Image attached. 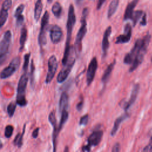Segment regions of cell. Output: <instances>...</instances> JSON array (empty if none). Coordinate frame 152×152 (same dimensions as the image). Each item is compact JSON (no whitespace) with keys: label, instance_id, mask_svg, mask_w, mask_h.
Masks as SVG:
<instances>
[{"label":"cell","instance_id":"cell-30","mask_svg":"<svg viewBox=\"0 0 152 152\" xmlns=\"http://www.w3.org/2000/svg\"><path fill=\"white\" fill-rule=\"evenodd\" d=\"M17 107V103L16 102H12L11 103H10L7 106V113L8 115L10 117H12L14 112L15 111V109Z\"/></svg>","mask_w":152,"mask_h":152},{"label":"cell","instance_id":"cell-31","mask_svg":"<svg viewBox=\"0 0 152 152\" xmlns=\"http://www.w3.org/2000/svg\"><path fill=\"white\" fill-rule=\"evenodd\" d=\"M34 71H35V66L34 64L33 59L31 60V67H30V84L33 87L34 86L35 80H34Z\"/></svg>","mask_w":152,"mask_h":152},{"label":"cell","instance_id":"cell-6","mask_svg":"<svg viewBox=\"0 0 152 152\" xmlns=\"http://www.w3.org/2000/svg\"><path fill=\"white\" fill-rule=\"evenodd\" d=\"M12 40V33L10 30L6 31L0 40V66L8 59Z\"/></svg>","mask_w":152,"mask_h":152},{"label":"cell","instance_id":"cell-19","mask_svg":"<svg viewBox=\"0 0 152 152\" xmlns=\"http://www.w3.org/2000/svg\"><path fill=\"white\" fill-rule=\"evenodd\" d=\"M138 1L139 0H131V1L128 4L125 11L124 15V20H128L131 19V17L134 12V8L137 5Z\"/></svg>","mask_w":152,"mask_h":152},{"label":"cell","instance_id":"cell-1","mask_svg":"<svg viewBox=\"0 0 152 152\" xmlns=\"http://www.w3.org/2000/svg\"><path fill=\"white\" fill-rule=\"evenodd\" d=\"M76 21V17L75 14V10L74 6L71 4L69 7L68 13V19L66 23V40L65 47V50L64 53V56L62 60L63 65L66 63L69 51H70V42L71 39V35L73 30V27L75 25Z\"/></svg>","mask_w":152,"mask_h":152},{"label":"cell","instance_id":"cell-13","mask_svg":"<svg viewBox=\"0 0 152 152\" xmlns=\"http://www.w3.org/2000/svg\"><path fill=\"white\" fill-rule=\"evenodd\" d=\"M12 5V0H4L2 3V8L0 11V28L2 27L6 23L8 17V12Z\"/></svg>","mask_w":152,"mask_h":152},{"label":"cell","instance_id":"cell-37","mask_svg":"<svg viewBox=\"0 0 152 152\" xmlns=\"http://www.w3.org/2000/svg\"><path fill=\"white\" fill-rule=\"evenodd\" d=\"M143 151H152V136L148 144L144 148Z\"/></svg>","mask_w":152,"mask_h":152},{"label":"cell","instance_id":"cell-35","mask_svg":"<svg viewBox=\"0 0 152 152\" xmlns=\"http://www.w3.org/2000/svg\"><path fill=\"white\" fill-rule=\"evenodd\" d=\"M88 115L86 114L85 115H84L83 116H82L80 120V122H79V125H86L88 122Z\"/></svg>","mask_w":152,"mask_h":152},{"label":"cell","instance_id":"cell-43","mask_svg":"<svg viewBox=\"0 0 152 152\" xmlns=\"http://www.w3.org/2000/svg\"><path fill=\"white\" fill-rule=\"evenodd\" d=\"M75 1L76 4L78 5H81L82 4V2H83L84 0H75Z\"/></svg>","mask_w":152,"mask_h":152},{"label":"cell","instance_id":"cell-2","mask_svg":"<svg viewBox=\"0 0 152 152\" xmlns=\"http://www.w3.org/2000/svg\"><path fill=\"white\" fill-rule=\"evenodd\" d=\"M28 80V74L27 72H24L18 83L17 93L16 97V103L20 107L26 106L27 101L26 98V89Z\"/></svg>","mask_w":152,"mask_h":152},{"label":"cell","instance_id":"cell-8","mask_svg":"<svg viewBox=\"0 0 152 152\" xmlns=\"http://www.w3.org/2000/svg\"><path fill=\"white\" fill-rule=\"evenodd\" d=\"M21 62V59L20 57L17 56L13 58L9 65L5 68H4L0 73L1 79H6L10 77L18 68Z\"/></svg>","mask_w":152,"mask_h":152},{"label":"cell","instance_id":"cell-22","mask_svg":"<svg viewBox=\"0 0 152 152\" xmlns=\"http://www.w3.org/2000/svg\"><path fill=\"white\" fill-rule=\"evenodd\" d=\"M115 64H116V61L114 60L112 62H111L106 68V69H105L103 75H102V81L103 83H106L109 78H110V75H111V73L114 68V66L115 65Z\"/></svg>","mask_w":152,"mask_h":152},{"label":"cell","instance_id":"cell-24","mask_svg":"<svg viewBox=\"0 0 152 152\" xmlns=\"http://www.w3.org/2000/svg\"><path fill=\"white\" fill-rule=\"evenodd\" d=\"M119 0H112L107 11V17L110 18L115 13L119 5Z\"/></svg>","mask_w":152,"mask_h":152},{"label":"cell","instance_id":"cell-29","mask_svg":"<svg viewBox=\"0 0 152 152\" xmlns=\"http://www.w3.org/2000/svg\"><path fill=\"white\" fill-rule=\"evenodd\" d=\"M143 14H144V12L141 10H137L135 11H134L132 16L131 19L132 21L134 26H135L136 25V24L139 21V20L140 19L141 16L143 15Z\"/></svg>","mask_w":152,"mask_h":152},{"label":"cell","instance_id":"cell-40","mask_svg":"<svg viewBox=\"0 0 152 152\" xmlns=\"http://www.w3.org/2000/svg\"><path fill=\"white\" fill-rule=\"evenodd\" d=\"M83 103H84V101H83V99H81L80 100V102H78L77 104V109L78 110V111H80L82 108H83Z\"/></svg>","mask_w":152,"mask_h":152},{"label":"cell","instance_id":"cell-16","mask_svg":"<svg viewBox=\"0 0 152 152\" xmlns=\"http://www.w3.org/2000/svg\"><path fill=\"white\" fill-rule=\"evenodd\" d=\"M63 33L61 28L58 25H53L50 28V37L52 42L57 44L61 42Z\"/></svg>","mask_w":152,"mask_h":152},{"label":"cell","instance_id":"cell-26","mask_svg":"<svg viewBox=\"0 0 152 152\" xmlns=\"http://www.w3.org/2000/svg\"><path fill=\"white\" fill-rule=\"evenodd\" d=\"M27 37V30L25 27H23L21 30V35L20 38V51H22L24 49L25 43Z\"/></svg>","mask_w":152,"mask_h":152},{"label":"cell","instance_id":"cell-34","mask_svg":"<svg viewBox=\"0 0 152 152\" xmlns=\"http://www.w3.org/2000/svg\"><path fill=\"white\" fill-rule=\"evenodd\" d=\"M24 9V4H20L15 10V11L14 12V17H17L18 15H21Z\"/></svg>","mask_w":152,"mask_h":152},{"label":"cell","instance_id":"cell-5","mask_svg":"<svg viewBox=\"0 0 152 152\" xmlns=\"http://www.w3.org/2000/svg\"><path fill=\"white\" fill-rule=\"evenodd\" d=\"M88 15V8H84L82 12V17L81 20V26L77 33L75 37V41L74 49L75 51L76 55H78L81 50V43L84 37L87 32V22L86 17Z\"/></svg>","mask_w":152,"mask_h":152},{"label":"cell","instance_id":"cell-10","mask_svg":"<svg viewBox=\"0 0 152 152\" xmlns=\"http://www.w3.org/2000/svg\"><path fill=\"white\" fill-rule=\"evenodd\" d=\"M48 120L49 122L53 126V134H52V142H53V151H56V141L58 134L59 132L58 129V126H57V121L55 115V111L52 110L49 115Z\"/></svg>","mask_w":152,"mask_h":152},{"label":"cell","instance_id":"cell-15","mask_svg":"<svg viewBox=\"0 0 152 152\" xmlns=\"http://www.w3.org/2000/svg\"><path fill=\"white\" fill-rule=\"evenodd\" d=\"M132 36V28L129 23H127L124 27V34L119 35L116 37L115 43L121 44L126 43L129 42Z\"/></svg>","mask_w":152,"mask_h":152},{"label":"cell","instance_id":"cell-7","mask_svg":"<svg viewBox=\"0 0 152 152\" xmlns=\"http://www.w3.org/2000/svg\"><path fill=\"white\" fill-rule=\"evenodd\" d=\"M49 14L48 11H46L43 15L41 21V27L40 32L38 36V43L40 46L42 48L44 46L47 42L46 39V30L49 23Z\"/></svg>","mask_w":152,"mask_h":152},{"label":"cell","instance_id":"cell-45","mask_svg":"<svg viewBox=\"0 0 152 152\" xmlns=\"http://www.w3.org/2000/svg\"><path fill=\"white\" fill-rule=\"evenodd\" d=\"M48 1V2H49V3H50L52 1V0H47Z\"/></svg>","mask_w":152,"mask_h":152},{"label":"cell","instance_id":"cell-4","mask_svg":"<svg viewBox=\"0 0 152 152\" xmlns=\"http://www.w3.org/2000/svg\"><path fill=\"white\" fill-rule=\"evenodd\" d=\"M150 39H151V35L148 33L142 39V43H141V46L138 51V53L134 60L131 64V66L129 69V72H133L142 63L144 59V55L147 52V48L150 42Z\"/></svg>","mask_w":152,"mask_h":152},{"label":"cell","instance_id":"cell-9","mask_svg":"<svg viewBox=\"0 0 152 152\" xmlns=\"http://www.w3.org/2000/svg\"><path fill=\"white\" fill-rule=\"evenodd\" d=\"M48 70L46 74L45 83L46 84L50 83L53 78L58 66V62L56 57L55 55H52L48 59Z\"/></svg>","mask_w":152,"mask_h":152},{"label":"cell","instance_id":"cell-20","mask_svg":"<svg viewBox=\"0 0 152 152\" xmlns=\"http://www.w3.org/2000/svg\"><path fill=\"white\" fill-rule=\"evenodd\" d=\"M129 116V114L128 113H124L123 115H121L120 116H119L118 118H117L114 122V124H113V126L112 128V129L110 132V135L112 136H114L116 133L117 132L119 128V126L121 125V124L124 121H125V119H126Z\"/></svg>","mask_w":152,"mask_h":152},{"label":"cell","instance_id":"cell-14","mask_svg":"<svg viewBox=\"0 0 152 152\" xmlns=\"http://www.w3.org/2000/svg\"><path fill=\"white\" fill-rule=\"evenodd\" d=\"M103 135V132L102 130L97 129L94 131L87 138V145L91 148V146L95 147L99 145L102 139Z\"/></svg>","mask_w":152,"mask_h":152},{"label":"cell","instance_id":"cell-21","mask_svg":"<svg viewBox=\"0 0 152 152\" xmlns=\"http://www.w3.org/2000/svg\"><path fill=\"white\" fill-rule=\"evenodd\" d=\"M68 95L66 92L64 91L62 93L59 102V110L61 112L63 110L68 109Z\"/></svg>","mask_w":152,"mask_h":152},{"label":"cell","instance_id":"cell-18","mask_svg":"<svg viewBox=\"0 0 152 152\" xmlns=\"http://www.w3.org/2000/svg\"><path fill=\"white\" fill-rule=\"evenodd\" d=\"M112 32V27L109 26L106 28L103 36V40L102 43V49L103 52V57L104 58L107 55V52L109 47V38Z\"/></svg>","mask_w":152,"mask_h":152},{"label":"cell","instance_id":"cell-28","mask_svg":"<svg viewBox=\"0 0 152 152\" xmlns=\"http://www.w3.org/2000/svg\"><path fill=\"white\" fill-rule=\"evenodd\" d=\"M62 6L58 2H56L53 4L52 7V12L53 14L56 17L59 18L62 14Z\"/></svg>","mask_w":152,"mask_h":152},{"label":"cell","instance_id":"cell-39","mask_svg":"<svg viewBox=\"0 0 152 152\" xmlns=\"http://www.w3.org/2000/svg\"><path fill=\"white\" fill-rule=\"evenodd\" d=\"M120 150V145L118 142H116L113 147L112 151L113 152H118Z\"/></svg>","mask_w":152,"mask_h":152},{"label":"cell","instance_id":"cell-3","mask_svg":"<svg viewBox=\"0 0 152 152\" xmlns=\"http://www.w3.org/2000/svg\"><path fill=\"white\" fill-rule=\"evenodd\" d=\"M75 51L73 47H71L69 53L66 63L64 65L63 68L58 74L56 80L58 83H62L66 80L68 76L69 75L73 65L75 62Z\"/></svg>","mask_w":152,"mask_h":152},{"label":"cell","instance_id":"cell-25","mask_svg":"<svg viewBox=\"0 0 152 152\" xmlns=\"http://www.w3.org/2000/svg\"><path fill=\"white\" fill-rule=\"evenodd\" d=\"M26 125L24 124L23 129V131L21 133L18 132L17 135L15 136L14 141H13V144L15 145H17L18 148H21V147L23 145V136L24 135L25 130H26Z\"/></svg>","mask_w":152,"mask_h":152},{"label":"cell","instance_id":"cell-44","mask_svg":"<svg viewBox=\"0 0 152 152\" xmlns=\"http://www.w3.org/2000/svg\"><path fill=\"white\" fill-rule=\"evenodd\" d=\"M2 147H3V144H2V142H1V141L0 140V149L2 148Z\"/></svg>","mask_w":152,"mask_h":152},{"label":"cell","instance_id":"cell-41","mask_svg":"<svg viewBox=\"0 0 152 152\" xmlns=\"http://www.w3.org/2000/svg\"><path fill=\"white\" fill-rule=\"evenodd\" d=\"M39 128H36L32 132V137L34 138H36L38 137L39 135Z\"/></svg>","mask_w":152,"mask_h":152},{"label":"cell","instance_id":"cell-33","mask_svg":"<svg viewBox=\"0 0 152 152\" xmlns=\"http://www.w3.org/2000/svg\"><path fill=\"white\" fill-rule=\"evenodd\" d=\"M14 131V127L11 125H8L6 126L5 128V131H4V135L6 138H10L13 133Z\"/></svg>","mask_w":152,"mask_h":152},{"label":"cell","instance_id":"cell-27","mask_svg":"<svg viewBox=\"0 0 152 152\" xmlns=\"http://www.w3.org/2000/svg\"><path fill=\"white\" fill-rule=\"evenodd\" d=\"M61 119H60V122H59V124L58 126V129L59 131H60L63 126L64 125V124H65V122L67 121L68 119V109H65L63 110L61 112Z\"/></svg>","mask_w":152,"mask_h":152},{"label":"cell","instance_id":"cell-32","mask_svg":"<svg viewBox=\"0 0 152 152\" xmlns=\"http://www.w3.org/2000/svg\"><path fill=\"white\" fill-rule=\"evenodd\" d=\"M30 55H31V53L29 52V53L25 54L24 56V64H23V69L24 70V72L27 71Z\"/></svg>","mask_w":152,"mask_h":152},{"label":"cell","instance_id":"cell-12","mask_svg":"<svg viewBox=\"0 0 152 152\" xmlns=\"http://www.w3.org/2000/svg\"><path fill=\"white\" fill-rule=\"evenodd\" d=\"M141 43H142V39H138L135 41V42L134 45V46L132 47L131 51L125 55V56L124 59V64L129 65V64H131L132 63V62L134 60V59L138 53V51L141 46Z\"/></svg>","mask_w":152,"mask_h":152},{"label":"cell","instance_id":"cell-23","mask_svg":"<svg viewBox=\"0 0 152 152\" xmlns=\"http://www.w3.org/2000/svg\"><path fill=\"white\" fill-rule=\"evenodd\" d=\"M43 9V4L42 0H37L36 4H35V8L34 11V18L36 21H38L39 20L42 11Z\"/></svg>","mask_w":152,"mask_h":152},{"label":"cell","instance_id":"cell-42","mask_svg":"<svg viewBox=\"0 0 152 152\" xmlns=\"http://www.w3.org/2000/svg\"><path fill=\"white\" fill-rule=\"evenodd\" d=\"M105 1L106 0H99L97 4V10H100Z\"/></svg>","mask_w":152,"mask_h":152},{"label":"cell","instance_id":"cell-11","mask_svg":"<svg viewBox=\"0 0 152 152\" xmlns=\"http://www.w3.org/2000/svg\"><path fill=\"white\" fill-rule=\"evenodd\" d=\"M97 65L98 64L96 58H93L89 63L87 71L86 82L87 86L90 85L94 78L96 70L97 69Z\"/></svg>","mask_w":152,"mask_h":152},{"label":"cell","instance_id":"cell-17","mask_svg":"<svg viewBox=\"0 0 152 152\" xmlns=\"http://www.w3.org/2000/svg\"><path fill=\"white\" fill-rule=\"evenodd\" d=\"M139 90H140L139 84H135L132 90L131 96L129 99V100L128 102H125L124 103H123V102L121 103L122 105H121V106L125 109V110L126 111L134 103V102H135L137 97L138 96Z\"/></svg>","mask_w":152,"mask_h":152},{"label":"cell","instance_id":"cell-36","mask_svg":"<svg viewBox=\"0 0 152 152\" xmlns=\"http://www.w3.org/2000/svg\"><path fill=\"white\" fill-rule=\"evenodd\" d=\"M17 18V20H16V24L18 27L20 26L24 22V16L23 15H18Z\"/></svg>","mask_w":152,"mask_h":152},{"label":"cell","instance_id":"cell-46","mask_svg":"<svg viewBox=\"0 0 152 152\" xmlns=\"http://www.w3.org/2000/svg\"><path fill=\"white\" fill-rule=\"evenodd\" d=\"M151 61H152V59H151Z\"/></svg>","mask_w":152,"mask_h":152},{"label":"cell","instance_id":"cell-38","mask_svg":"<svg viewBox=\"0 0 152 152\" xmlns=\"http://www.w3.org/2000/svg\"><path fill=\"white\" fill-rule=\"evenodd\" d=\"M147 24V15L145 13H144L142 17V19L140 21V25L142 26H145Z\"/></svg>","mask_w":152,"mask_h":152}]
</instances>
